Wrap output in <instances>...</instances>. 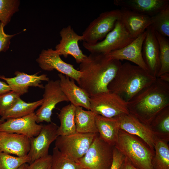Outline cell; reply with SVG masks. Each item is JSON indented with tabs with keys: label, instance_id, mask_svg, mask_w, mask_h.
<instances>
[{
	"label": "cell",
	"instance_id": "cell-15",
	"mask_svg": "<svg viewBox=\"0 0 169 169\" xmlns=\"http://www.w3.org/2000/svg\"><path fill=\"white\" fill-rule=\"evenodd\" d=\"M43 126L37 124L34 112L23 117L6 120L0 124V131L22 134L30 138L37 136Z\"/></svg>",
	"mask_w": 169,
	"mask_h": 169
},
{
	"label": "cell",
	"instance_id": "cell-19",
	"mask_svg": "<svg viewBox=\"0 0 169 169\" xmlns=\"http://www.w3.org/2000/svg\"><path fill=\"white\" fill-rule=\"evenodd\" d=\"M30 139L22 134L0 131V151L22 157L27 155L30 149Z\"/></svg>",
	"mask_w": 169,
	"mask_h": 169
},
{
	"label": "cell",
	"instance_id": "cell-8",
	"mask_svg": "<svg viewBox=\"0 0 169 169\" xmlns=\"http://www.w3.org/2000/svg\"><path fill=\"white\" fill-rule=\"evenodd\" d=\"M135 39L119 20L116 23L114 28L102 40L93 44L83 41L82 44L90 53L107 54L124 47Z\"/></svg>",
	"mask_w": 169,
	"mask_h": 169
},
{
	"label": "cell",
	"instance_id": "cell-11",
	"mask_svg": "<svg viewBox=\"0 0 169 169\" xmlns=\"http://www.w3.org/2000/svg\"><path fill=\"white\" fill-rule=\"evenodd\" d=\"M60 56L55 50L52 48L44 49L36 59V61L42 70L47 71L56 70L60 73L73 79L78 84L81 72L75 69L73 65L64 61Z\"/></svg>",
	"mask_w": 169,
	"mask_h": 169
},
{
	"label": "cell",
	"instance_id": "cell-13",
	"mask_svg": "<svg viewBox=\"0 0 169 169\" xmlns=\"http://www.w3.org/2000/svg\"><path fill=\"white\" fill-rule=\"evenodd\" d=\"M61 40L56 45L55 50L61 55L67 58L72 56L76 62L80 64L87 56L80 49L78 42L83 40L82 35L77 34L70 25L63 28L59 32Z\"/></svg>",
	"mask_w": 169,
	"mask_h": 169
},
{
	"label": "cell",
	"instance_id": "cell-29",
	"mask_svg": "<svg viewBox=\"0 0 169 169\" xmlns=\"http://www.w3.org/2000/svg\"><path fill=\"white\" fill-rule=\"evenodd\" d=\"M156 37L158 42L161 67L156 78L166 73H169V40L155 31Z\"/></svg>",
	"mask_w": 169,
	"mask_h": 169
},
{
	"label": "cell",
	"instance_id": "cell-32",
	"mask_svg": "<svg viewBox=\"0 0 169 169\" xmlns=\"http://www.w3.org/2000/svg\"><path fill=\"white\" fill-rule=\"evenodd\" d=\"M20 4L18 0H0V22L7 25L13 14L19 11Z\"/></svg>",
	"mask_w": 169,
	"mask_h": 169
},
{
	"label": "cell",
	"instance_id": "cell-28",
	"mask_svg": "<svg viewBox=\"0 0 169 169\" xmlns=\"http://www.w3.org/2000/svg\"><path fill=\"white\" fill-rule=\"evenodd\" d=\"M152 160L154 169H169V147L168 142L157 138Z\"/></svg>",
	"mask_w": 169,
	"mask_h": 169
},
{
	"label": "cell",
	"instance_id": "cell-12",
	"mask_svg": "<svg viewBox=\"0 0 169 169\" xmlns=\"http://www.w3.org/2000/svg\"><path fill=\"white\" fill-rule=\"evenodd\" d=\"M58 127L56 124L52 122L43 125L39 134L36 136L29 138L30 147L27 155L30 160V163L49 155L51 144L59 136Z\"/></svg>",
	"mask_w": 169,
	"mask_h": 169
},
{
	"label": "cell",
	"instance_id": "cell-14",
	"mask_svg": "<svg viewBox=\"0 0 169 169\" xmlns=\"http://www.w3.org/2000/svg\"><path fill=\"white\" fill-rule=\"evenodd\" d=\"M142 49V57L148 72L156 78L161 67L159 47L155 30L151 25L146 29Z\"/></svg>",
	"mask_w": 169,
	"mask_h": 169
},
{
	"label": "cell",
	"instance_id": "cell-22",
	"mask_svg": "<svg viewBox=\"0 0 169 169\" xmlns=\"http://www.w3.org/2000/svg\"><path fill=\"white\" fill-rule=\"evenodd\" d=\"M58 75L61 89L71 104L90 110V97L84 91L76 84L73 79L61 73Z\"/></svg>",
	"mask_w": 169,
	"mask_h": 169
},
{
	"label": "cell",
	"instance_id": "cell-6",
	"mask_svg": "<svg viewBox=\"0 0 169 169\" xmlns=\"http://www.w3.org/2000/svg\"><path fill=\"white\" fill-rule=\"evenodd\" d=\"M98 134L76 132L69 135L59 136L55 140V147L63 155L78 163Z\"/></svg>",
	"mask_w": 169,
	"mask_h": 169
},
{
	"label": "cell",
	"instance_id": "cell-25",
	"mask_svg": "<svg viewBox=\"0 0 169 169\" xmlns=\"http://www.w3.org/2000/svg\"><path fill=\"white\" fill-rule=\"evenodd\" d=\"M76 107L70 104L64 106L57 113L60 120L57 133L59 136H64L73 134L76 132L75 122Z\"/></svg>",
	"mask_w": 169,
	"mask_h": 169
},
{
	"label": "cell",
	"instance_id": "cell-23",
	"mask_svg": "<svg viewBox=\"0 0 169 169\" xmlns=\"http://www.w3.org/2000/svg\"><path fill=\"white\" fill-rule=\"evenodd\" d=\"M95 121L100 138L110 145L114 146L120 129L118 117L107 118L95 114Z\"/></svg>",
	"mask_w": 169,
	"mask_h": 169
},
{
	"label": "cell",
	"instance_id": "cell-26",
	"mask_svg": "<svg viewBox=\"0 0 169 169\" xmlns=\"http://www.w3.org/2000/svg\"><path fill=\"white\" fill-rule=\"evenodd\" d=\"M149 126L153 134L159 139L169 140V106L159 112L150 122Z\"/></svg>",
	"mask_w": 169,
	"mask_h": 169
},
{
	"label": "cell",
	"instance_id": "cell-34",
	"mask_svg": "<svg viewBox=\"0 0 169 169\" xmlns=\"http://www.w3.org/2000/svg\"><path fill=\"white\" fill-rule=\"evenodd\" d=\"M20 95L11 90L0 95V116L1 117L20 98Z\"/></svg>",
	"mask_w": 169,
	"mask_h": 169
},
{
	"label": "cell",
	"instance_id": "cell-4",
	"mask_svg": "<svg viewBox=\"0 0 169 169\" xmlns=\"http://www.w3.org/2000/svg\"><path fill=\"white\" fill-rule=\"evenodd\" d=\"M115 147L139 169H154V151L141 139L120 129Z\"/></svg>",
	"mask_w": 169,
	"mask_h": 169
},
{
	"label": "cell",
	"instance_id": "cell-44",
	"mask_svg": "<svg viewBox=\"0 0 169 169\" xmlns=\"http://www.w3.org/2000/svg\"><path fill=\"white\" fill-rule=\"evenodd\" d=\"M82 169H83V168Z\"/></svg>",
	"mask_w": 169,
	"mask_h": 169
},
{
	"label": "cell",
	"instance_id": "cell-24",
	"mask_svg": "<svg viewBox=\"0 0 169 169\" xmlns=\"http://www.w3.org/2000/svg\"><path fill=\"white\" fill-rule=\"evenodd\" d=\"M95 114L90 110L76 107L75 122L77 132L98 134L95 121Z\"/></svg>",
	"mask_w": 169,
	"mask_h": 169
},
{
	"label": "cell",
	"instance_id": "cell-37",
	"mask_svg": "<svg viewBox=\"0 0 169 169\" xmlns=\"http://www.w3.org/2000/svg\"><path fill=\"white\" fill-rule=\"evenodd\" d=\"M125 158L124 156L114 146L113 159L110 169H120Z\"/></svg>",
	"mask_w": 169,
	"mask_h": 169
},
{
	"label": "cell",
	"instance_id": "cell-1",
	"mask_svg": "<svg viewBox=\"0 0 169 169\" xmlns=\"http://www.w3.org/2000/svg\"><path fill=\"white\" fill-rule=\"evenodd\" d=\"M81 74L78 84L90 97L109 91L108 86L122 64L107 54L90 53L79 64Z\"/></svg>",
	"mask_w": 169,
	"mask_h": 169
},
{
	"label": "cell",
	"instance_id": "cell-9",
	"mask_svg": "<svg viewBox=\"0 0 169 169\" xmlns=\"http://www.w3.org/2000/svg\"><path fill=\"white\" fill-rule=\"evenodd\" d=\"M120 9L101 13L82 33L83 41L93 44L102 40L114 28L116 23L120 20Z\"/></svg>",
	"mask_w": 169,
	"mask_h": 169
},
{
	"label": "cell",
	"instance_id": "cell-43",
	"mask_svg": "<svg viewBox=\"0 0 169 169\" xmlns=\"http://www.w3.org/2000/svg\"><path fill=\"white\" fill-rule=\"evenodd\" d=\"M51 164H50V166H49V167L48 168V169H51Z\"/></svg>",
	"mask_w": 169,
	"mask_h": 169
},
{
	"label": "cell",
	"instance_id": "cell-20",
	"mask_svg": "<svg viewBox=\"0 0 169 169\" xmlns=\"http://www.w3.org/2000/svg\"><path fill=\"white\" fill-rule=\"evenodd\" d=\"M114 4L152 17L169 6V0H115Z\"/></svg>",
	"mask_w": 169,
	"mask_h": 169
},
{
	"label": "cell",
	"instance_id": "cell-30",
	"mask_svg": "<svg viewBox=\"0 0 169 169\" xmlns=\"http://www.w3.org/2000/svg\"><path fill=\"white\" fill-rule=\"evenodd\" d=\"M52 156L51 169H82L79 164L63 155L56 148H54Z\"/></svg>",
	"mask_w": 169,
	"mask_h": 169
},
{
	"label": "cell",
	"instance_id": "cell-27",
	"mask_svg": "<svg viewBox=\"0 0 169 169\" xmlns=\"http://www.w3.org/2000/svg\"><path fill=\"white\" fill-rule=\"evenodd\" d=\"M43 102L41 99L32 102H26L19 98L15 104L7 111L1 119L5 120L9 119L23 117L34 112Z\"/></svg>",
	"mask_w": 169,
	"mask_h": 169
},
{
	"label": "cell",
	"instance_id": "cell-3",
	"mask_svg": "<svg viewBox=\"0 0 169 169\" xmlns=\"http://www.w3.org/2000/svg\"><path fill=\"white\" fill-rule=\"evenodd\" d=\"M156 78L140 67L126 62L121 64L108 89L127 103Z\"/></svg>",
	"mask_w": 169,
	"mask_h": 169
},
{
	"label": "cell",
	"instance_id": "cell-21",
	"mask_svg": "<svg viewBox=\"0 0 169 169\" xmlns=\"http://www.w3.org/2000/svg\"><path fill=\"white\" fill-rule=\"evenodd\" d=\"M120 20L134 38L145 32L151 24V17L125 8L120 9Z\"/></svg>",
	"mask_w": 169,
	"mask_h": 169
},
{
	"label": "cell",
	"instance_id": "cell-41",
	"mask_svg": "<svg viewBox=\"0 0 169 169\" xmlns=\"http://www.w3.org/2000/svg\"><path fill=\"white\" fill-rule=\"evenodd\" d=\"M28 165L27 163L23 164L19 167L18 169H26Z\"/></svg>",
	"mask_w": 169,
	"mask_h": 169
},
{
	"label": "cell",
	"instance_id": "cell-36",
	"mask_svg": "<svg viewBox=\"0 0 169 169\" xmlns=\"http://www.w3.org/2000/svg\"><path fill=\"white\" fill-rule=\"evenodd\" d=\"M52 156L49 155L45 157L37 159L30 163L26 169H48L51 161Z\"/></svg>",
	"mask_w": 169,
	"mask_h": 169
},
{
	"label": "cell",
	"instance_id": "cell-42",
	"mask_svg": "<svg viewBox=\"0 0 169 169\" xmlns=\"http://www.w3.org/2000/svg\"><path fill=\"white\" fill-rule=\"evenodd\" d=\"M5 120H2L0 119V124L4 122Z\"/></svg>",
	"mask_w": 169,
	"mask_h": 169
},
{
	"label": "cell",
	"instance_id": "cell-40",
	"mask_svg": "<svg viewBox=\"0 0 169 169\" xmlns=\"http://www.w3.org/2000/svg\"><path fill=\"white\" fill-rule=\"evenodd\" d=\"M157 78L164 81L169 82V73L163 74Z\"/></svg>",
	"mask_w": 169,
	"mask_h": 169
},
{
	"label": "cell",
	"instance_id": "cell-2",
	"mask_svg": "<svg viewBox=\"0 0 169 169\" xmlns=\"http://www.w3.org/2000/svg\"><path fill=\"white\" fill-rule=\"evenodd\" d=\"M169 106V82L159 78L127 102L129 113L149 125L156 115Z\"/></svg>",
	"mask_w": 169,
	"mask_h": 169
},
{
	"label": "cell",
	"instance_id": "cell-5",
	"mask_svg": "<svg viewBox=\"0 0 169 169\" xmlns=\"http://www.w3.org/2000/svg\"><path fill=\"white\" fill-rule=\"evenodd\" d=\"M90 98V110L96 114L113 118L129 113L127 103L114 93L100 92Z\"/></svg>",
	"mask_w": 169,
	"mask_h": 169
},
{
	"label": "cell",
	"instance_id": "cell-17",
	"mask_svg": "<svg viewBox=\"0 0 169 169\" xmlns=\"http://www.w3.org/2000/svg\"><path fill=\"white\" fill-rule=\"evenodd\" d=\"M39 73L38 72L33 74H29L17 71L14 73L15 76L14 77L8 78L4 75H1L0 78L6 82L11 90L21 96L27 93L30 87L44 89V86L41 84L42 82H48L49 79L46 74L38 75Z\"/></svg>",
	"mask_w": 169,
	"mask_h": 169
},
{
	"label": "cell",
	"instance_id": "cell-10",
	"mask_svg": "<svg viewBox=\"0 0 169 169\" xmlns=\"http://www.w3.org/2000/svg\"><path fill=\"white\" fill-rule=\"evenodd\" d=\"M43 102L35 113L36 122H52L51 116L52 111L56 105L63 101L69 102L62 91L59 79L49 80L44 86Z\"/></svg>",
	"mask_w": 169,
	"mask_h": 169
},
{
	"label": "cell",
	"instance_id": "cell-18",
	"mask_svg": "<svg viewBox=\"0 0 169 169\" xmlns=\"http://www.w3.org/2000/svg\"><path fill=\"white\" fill-rule=\"evenodd\" d=\"M146 34V30L128 45L107 55L113 59L120 61L125 60L131 62L148 71L142 53V44Z\"/></svg>",
	"mask_w": 169,
	"mask_h": 169
},
{
	"label": "cell",
	"instance_id": "cell-38",
	"mask_svg": "<svg viewBox=\"0 0 169 169\" xmlns=\"http://www.w3.org/2000/svg\"><path fill=\"white\" fill-rule=\"evenodd\" d=\"M120 169H139L134 166L127 158L125 160Z\"/></svg>",
	"mask_w": 169,
	"mask_h": 169
},
{
	"label": "cell",
	"instance_id": "cell-7",
	"mask_svg": "<svg viewBox=\"0 0 169 169\" xmlns=\"http://www.w3.org/2000/svg\"><path fill=\"white\" fill-rule=\"evenodd\" d=\"M114 147L101 139L98 134L84 156L79 160L78 163L83 169H110Z\"/></svg>",
	"mask_w": 169,
	"mask_h": 169
},
{
	"label": "cell",
	"instance_id": "cell-16",
	"mask_svg": "<svg viewBox=\"0 0 169 169\" xmlns=\"http://www.w3.org/2000/svg\"><path fill=\"white\" fill-rule=\"evenodd\" d=\"M120 129L136 136L143 141L152 150L157 137L149 125L142 122L130 113L118 117Z\"/></svg>",
	"mask_w": 169,
	"mask_h": 169
},
{
	"label": "cell",
	"instance_id": "cell-39",
	"mask_svg": "<svg viewBox=\"0 0 169 169\" xmlns=\"http://www.w3.org/2000/svg\"><path fill=\"white\" fill-rule=\"evenodd\" d=\"M11 90L10 86L6 83L0 80V95Z\"/></svg>",
	"mask_w": 169,
	"mask_h": 169
},
{
	"label": "cell",
	"instance_id": "cell-31",
	"mask_svg": "<svg viewBox=\"0 0 169 169\" xmlns=\"http://www.w3.org/2000/svg\"><path fill=\"white\" fill-rule=\"evenodd\" d=\"M155 31L165 37H169V6L151 17Z\"/></svg>",
	"mask_w": 169,
	"mask_h": 169
},
{
	"label": "cell",
	"instance_id": "cell-33",
	"mask_svg": "<svg viewBox=\"0 0 169 169\" xmlns=\"http://www.w3.org/2000/svg\"><path fill=\"white\" fill-rule=\"evenodd\" d=\"M30 163L28 155L14 156L0 151V169H18L23 164Z\"/></svg>",
	"mask_w": 169,
	"mask_h": 169
},
{
	"label": "cell",
	"instance_id": "cell-35",
	"mask_svg": "<svg viewBox=\"0 0 169 169\" xmlns=\"http://www.w3.org/2000/svg\"><path fill=\"white\" fill-rule=\"evenodd\" d=\"M5 25L0 22V53L6 52L9 49L11 39L18 33L9 35L4 30Z\"/></svg>",
	"mask_w": 169,
	"mask_h": 169
}]
</instances>
